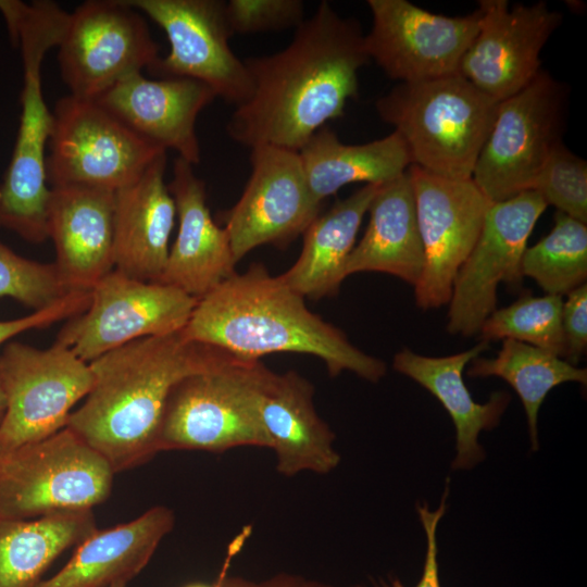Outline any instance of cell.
<instances>
[{
    "mask_svg": "<svg viewBox=\"0 0 587 587\" xmlns=\"http://www.w3.org/2000/svg\"><path fill=\"white\" fill-rule=\"evenodd\" d=\"M359 22L322 1L283 50L243 59L252 93L236 107L226 130L236 142L299 152L358 97V74L370 62Z\"/></svg>",
    "mask_w": 587,
    "mask_h": 587,
    "instance_id": "cell-1",
    "label": "cell"
},
{
    "mask_svg": "<svg viewBox=\"0 0 587 587\" xmlns=\"http://www.w3.org/2000/svg\"><path fill=\"white\" fill-rule=\"evenodd\" d=\"M235 360L220 348L188 339L183 329L128 342L89 362L92 387L66 427L115 473L139 466L160 452L161 423L174 386Z\"/></svg>",
    "mask_w": 587,
    "mask_h": 587,
    "instance_id": "cell-2",
    "label": "cell"
},
{
    "mask_svg": "<svg viewBox=\"0 0 587 587\" xmlns=\"http://www.w3.org/2000/svg\"><path fill=\"white\" fill-rule=\"evenodd\" d=\"M183 333L242 361L282 352L311 354L325 363L332 377L350 371L371 383L387 371L384 361L364 353L339 328L312 313L302 296L261 263L234 273L199 299Z\"/></svg>",
    "mask_w": 587,
    "mask_h": 587,
    "instance_id": "cell-3",
    "label": "cell"
},
{
    "mask_svg": "<svg viewBox=\"0 0 587 587\" xmlns=\"http://www.w3.org/2000/svg\"><path fill=\"white\" fill-rule=\"evenodd\" d=\"M0 13L23 66L20 124L0 182V227L40 243L48 239L46 158L53 127L52 111L42 92L41 66L47 52L60 43L70 12L50 0H0Z\"/></svg>",
    "mask_w": 587,
    "mask_h": 587,
    "instance_id": "cell-4",
    "label": "cell"
},
{
    "mask_svg": "<svg viewBox=\"0 0 587 587\" xmlns=\"http://www.w3.org/2000/svg\"><path fill=\"white\" fill-rule=\"evenodd\" d=\"M498 103L457 73L399 83L375 107L379 117L402 138L411 165L442 177L467 179Z\"/></svg>",
    "mask_w": 587,
    "mask_h": 587,
    "instance_id": "cell-5",
    "label": "cell"
},
{
    "mask_svg": "<svg viewBox=\"0 0 587 587\" xmlns=\"http://www.w3.org/2000/svg\"><path fill=\"white\" fill-rule=\"evenodd\" d=\"M274 374L260 361L235 360L183 378L172 389L165 405L160 452L270 449L261 407Z\"/></svg>",
    "mask_w": 587,
    "mask_h": 587,
    "instance_id": "cell-6",
    "label": "cell"
},
{
    "mask_svg": "<svg viewBox=\"0 0 587 587\" xmlns=\"http://www.w3.org/2000/svg\"><path fill=\"white\" fill-rule=\"evenodd\" d=\"M114 473L104 457L64 427L0 453V517L92 510L110 496Z\"/></svg>",
    "mask_w": 587,
    "mask_h": 587,
    "instance_id": "cell-7",
    "label": "cell"
},
{
    "mask_svg": "<svg viewBox=\"0 0 587 587\" xmlns=\"http://www.w3.org/2000/svg\"><path fill=\"white\" fill-rule=\"evenodd\" d=\"M567 93L564 84L541 70L526 87L498 103L472 174L490 202L532 189L548 155L562 142Z\"/></svg>",
    "mask_w": 587,
    "mask_h": 587,
    "instance_id": "cell-8",
    "label": "cell"
},
{
    "mask_svg": "<svg viewBox=\"0 0 587 587\" xmlns=\"http://www.w3.org/2000/svg\"><path fill=\"white\" fill-rule=\"evenodd\" d=\"M52 115L46 158L50 187L77 185L116 191L167 152L95 100L67 95L55 102Z\"/></svg>",
    "mask_w": 587,
    "mask_h": 587,
    "instance_id": "cell-9",
    "label": "cell"
},
{
    "mask_svg": "<svg viewBox=\"0 0 587 587\" xmlns=\"http://www.w3.org/2000/svg\"><path fill=\"white\" fill-rule=\"evenodd\" d=\"M0 366L7 399L0 453L66 427L73 408L93 384L89 363L55 341L47 349L9 341Z\"/></svg>",
    "mask_w": 587,
    "mask_h": 587,
    "instance_id": "cell-10",
    "label": "cell"
},
{
    "mask_svg": "<svg viewBox=\"0 0 587 587\" xmlns=\"http://www.w3.org/2000/svg\"><path fill=\"white\" fill-rule=\"evenodd\" d=\"M143 14L127 0H87L70 13L58 45L61 77L71 96L95 100L160 58Z\"/></svg>",
    "mask_w": 587,
    "mask_h": 587,
    "instance_id": "cell-11",
    "label": "cell"
},
{
    "mask_svg": "<svg viewBox=\"0 0 587 587\" xmlns=\"http://www.w3.org/2000/svg\"><path fill=\"white\" fill-rule=\"evenodd\" d=\"M197 301L173 286L113 270L90 289L89 305L66 321L55 342L89 363L128 342L182 330Z\"/></svg>",
    "mask_w": 587,
    "mask_h": 587,
    "instance_id": "cell-12",
    "label": "cell"
},
{
    "mask_svg": "<svg viewBox=\"0 0 587 587\" xmlns=\"http://www.w3.org/2000/svg\"><path fill=\"white\" fill-rule=\"evenodd\" d=\"M165 33L170 51L149 68L161 78H190L216 98L238 107L252 93L243 60L229 46L233 36L220 0H127Z\"/></svg>",
    "mask_w": 587,
    "mask_h": 587,
    "instance_id": "cell-13",
    "label": "cell"
},
{
    "mask_svg": "<svg viewBox=\"0 0 587 587\" xmlns=\"http://www.w3.org/2000/svg\"><path fill=\"white\" fill-rule=\"evenodd\" d=\"M407 172L424 251L415 301L429 310L449 303L455 276L479 236L490 201L472 178H447L416 165Z\"/></svg>",
    "mask_w": 587,
    "mask_h": 587,
    "instance_id": "cell-14",
    "label": "cell"
},
{
    "mask_svg": "<svg viewBox=\"0 0 587 587\" xmlns=\"http://www.w3.org/2000/svg\"><path fill=\"white\" fill-rule=\"evenodd\" d=\"M547 207L532 189L490 202L479 236L453 282L447 324L450 334H478L496 310L499 284H521L527 240Z\"/></svg>",
    "mask_w": 587,
    "mask_h": 587,
    "instance_id": "cell-15",
    "label": "cell"
},
{
    "mask_svg": "<svg viewBox=\"0 0 587 587\" xmlns=\"http://www.w3.org/2000/svg\"><path fill=\"white\" fill-rule=\"evenodd\" d=\"M372 26L365 51L384 73L399 83H417L459 73L474 39L479 12L445 16L407 0H369Z\"/></svg>",
    "mask_w": 587,
    "mask_h": 587,
    "instance_id": "cell-16",
    "label": "cell"
},
{
    "mask_svg": "<svg viewBox=\"0 0 587 587\" xmlns=\"http://www.w3.org/2000/svg\"><path fill=\"white\" fill-rule=\"evenodd\" d=\"M251 174L223 215L236 262L262 245L287 247L321 214L299 152L274 146L251 148Z\"/></svg>",
    "mask_w": 587,
    "mask_h": 587,
    "instance_id": "cell-17",
    "label": "cell"
},
{
    "mask_svg": "<svg viewBox=\"0 0 587 587\" xmlns=\"http://www.w3.org/2000/svg\"><path fill=\"white\" fill-rule=\"evenodd\" d=\"M477 10L478 30L459 73L500 102L539 74L541 50L562 23V14L544 1L511 8L507 0H480Z\"/></svg>",
    "mask_w": 587,
    "mask_h": 587,
    "instance_id": "cell-18",
    "label": "cell"
},
{
    "mask_svg": "<svg viewBox=\"0 0 587 587\" xmlns=\"http://www.w3.org/2000/svg\"><path fill=\"white\" fill-rule=\"evenodd\" d=\"M215 98L209 86L195 79H149L136 73L95 101L140 137L196 165L201 160L197 118Z\"/></svg>",
    "mask_w": 587,
    "mask_h": 587,
    "instance_id": "cell-19",
    "label": "cell"
},
{
    "mask_svg": "<svg viewBox=\"0 0 587 587\" xmlns=\"http://www.w3.org/2000/svg\"><path fill=\"white\" fill-rule=\"evenodd\" d=\"M167 186L176 205L178 230L159 283L199 300L236 273L237 262L226 229L211 215L205 184L193 165L176 158Z\"/></svg>",
    "mask_w": 587,
    "mask_h": 587,
    "instance_id": "cell-20",
    "label": "cell"
},
{
    "mask_svg": "<svg viewBox=\"0 0 587 587\" xmlns=\"http://www.w3.org/2000/svg\"><path fill=\"white\" fill-rule=\"evenodd\" d=\"M114 197L115 191L95 187H50L47 234L71 291H90L114 270Z\"/></svg>",
    "mask_w": 587,
    "mask_h": 587,
    "instance_id": "cell-21",
    "label": "cell"
},
{
    "mask_svg": "<svg viewBox=\"0 0 587 587\" xmlns=\"http://www.w3.org/2000/svg\"><path fill=\"white\" fill-rule=\"evenodd\" d=\"M166 160V152L159 155L114 197V270L143 282H160L176 217Z\"/></svg>",
    "mask_w": 587,
    "mask_h": 587,
    "instance_id": "cell-22",
    "label": "cell"
},
{
    "mask_svg": "<svg viewBox=\"0 0 587 587\" xmlns=\"http://www.w3.org/2000/svg\"><path fill=\"white\" fill-rule=\"evenodd\" d=\"M261 416L280 475H325L339 465L336 435L316 412L312 383L298 372L274 374L264 394Z\"/></svg>",
    "mask_w": 587,
    "mask_h": 587,
    "instance_id": "cell-23",
    "label": "cell"
},
{
    "mask_svg": "<svg viewBox=\"0 0 587 587\" xmlns=\"http://www.w3.org/2000/svg\"><path fill=\"white\" fill-rule=\"evenodd\" d=\"M488 348H473L446 357H426L405 348L394 357L392 367L428 390L445 408L455 427L453 471L472 470L486 458L482 430L495 428L511 401L509 392L494 391L485 403L475 402L463 379L465 366Z\"/></svg>",
    "mask_w": 587,
    "mask_h": 587,
    "instance_id": "cell-24",
    "label": "cell"
},
{
    "mask_svg": "<svg viewBox=\"0 0 587 587\" xmlns=\"http://www.w3.org/2000/svg\"><path fill=\"white\" fill-rule=\"evenodd\" d=\"M175 524L174 512L155 505L130 522L85 538L53 576L36 587H109L128 583L148 564Z\"/></svg>",
    "mask_w": 587,
    "mask_h": 587,
    "instance_id": "cell-25",
    "label": "cell"
},
{
    "mask_svg": "<svg viewBox=\"0 0 587 587\" xmlns=\"http://www.w3.org/2000/svg\"><path fill=\"white\" fill-rule=\"evenodd\" d=\"M367 212L369 224L348 257L346 277L359 272H383L415 286L424 251L408 172L380 185Z\"/></svg>",
    "mask_w": 587,
    "mask_h": 587,
    "instance_id": "cell-26",
    "label": "cell"
},
{
    "mask_svg": "<svg viewBox=\"0 0 587 587\" xmlns=\"http://www.w3.org/2000/svg\"><path fill=\"white\" fill-rule=\"evenodd\" d=\"M380 185H365L337 200L303 233V246L295 264L279 278L303 298L319 300L339 291L346 263L362 220Z\"/></svg>",
    "mask_w": 587,
    "mask_h": 587,
    "instance_id": "cell-27",
    "label": "cell"
},
{
    "mask_svg": "<svg viewBox=\"0 0 587 587\" xmlns=\"http://www.w3.org/2000/svg\"><path fill=\"white\" fill-rule=\"evenodd\" d=\"M299 155L309 188L322 203L348 184L383 185L411 165L407 147L396 132L366 143L349 145L324 126L299 150Z\"/></svg>",
    "mask_w": 587,
    "mask_h": 587,
    "instance_id": "cell-28",
    "label": "cell"
},
{
    "mask_svg": "<svg viewBox=\"0 0 587 587\" xmlns=\"http://www.w3.org/2000/svg\"><path fill=\"white\" fill-rule=\"evenodd\" d=\"M96 530L92 510L0 517V587H36L61 553Z\"/></svg>",
    "mask_w": 587,
    "mask_h": 587,
    "instance_id": "cell-29",
    "label": "cell"
},
{
    "mask_svg": "<svg viewBox=\"0 0 587 587\" xmlns=\"http://www.w3.org/2000/svg\"><path fill=\"white\" fill-rule=\"evenodd\" d=\"M466 374L470 377H500L515 390L526 413L533 452L539 449L538 413L548 394L564 383L587 384L586 369L513 339H503L496 358L473 359Z\"/></svg>",
    "mask_w": 587,
    "mask_h": 587,
    "instance_id": "cell-30",
    "label": "cell"
},
{
    "mask_svg": "<svg viewBox=\"0 0 587 587\" xmlns=\"http://www.w3.org/2000/svg\"><path fill=\"white\" fill-rule=\"evenodd\" d=\"M522 276L533 278L546 295L564 296L587 278V226L562 212L549 234L526 247Z\"/></svg>",
    "mask_w": 587,
    "mask_h": 587,
    "instance_id": "cell-31",
    "label": "cell"
},
{
    "mask_svg": "<svg viewBox=\"0 0 587 587\" xmlns=\"http://www.w3.org/2000/svg\"><path fill=\"white\" fill-rule=\"evenodd\" d=\"M562 305V296L521 297L485 320L478 332L480 341L513 339L565 359Z\"/></svg>",
    "mask_w": 587,
    "mask_h": 587,
    "instance_id": "cell-32",
    "label": "cell"
},
{
    "mask_svg": "<svg viewBox=\"0 0 587 587\" xmlns=\"http://www.w3.org/2000/svg\"><path fill=\"white\" fill-rule=\"evenodd\" d=\"M72 292L75 291L65 286L54 263L26 259L0 242V297L37 311Z\"/></svg>",
    "mask_w": 587,
    "mask_h": 587,
    "instance_id": "cell-33",
    "label": "cell"
},
{
    "mask_svg": "<svg viewBox=\"0 0 587 587\" xmlns=\"http://www.w3.org/2000/svg\"><path fill=\"white\" fill-rule=\"evenodd\" d=\"M532 190L538 192L547 205L587 223V162L563 142L548 155Z\"/></svg>",
    "mask_w": 587,
    "mask_h": 587,
    "instance_id": "cell-34",
    "label": "cell"
},
{
    "mask_svg": "<svg viewBox=\"0 0 587 587\" xmlns=\"http://www.w3.org/2000/svg\"><path fill=\"white\" fill-rule=\"evenodd\" d=\"M225 15L233 36L296 29L305 20L301 0H229Z\"/></svg>",
    "mask_w": 587,
    "mask_h": 587,
    "instance_id": "cell-35",
    "label": "cell"
},
{
    "mask_svg": "<svg viewBox=\"0 0 587 587\" xmlns=\"http://www.w3.org/2000/svg\"><path fill=\"white\" fill-rule=\"evenodd\" d=\"M449 492L448 480L441 496L439 505L432 510L427 502H417L416 511L425 533L426 550L423 563L422 575L417 584L413 587H441L439 579L438 563V541L437 529L440 520L447 510V498ZM354 587H407L399 578L380 580L372 586L355 585Z\"/></svg>",
    "mask_w": 587,
    "mask_h": 587,
    "instance_id": "cell-36",
    "label": "cell"
},
{
    "mask_svg": "<svg viewBox=\"0 0 587 587\" xmlns=\"http://www.w3.org/2000/svg\"><path fill=\"white\" fill-rule=\"evenodd\" d=\"M90 302V291H75L60 301L30 314L0 321V346L14 336L30 329L43 328L59 321L68 320L87 309Z\"/></svg>",
    "mask_w": 587,
    "mask_h": 587,
    "instance_id": "cell-37",
    "label": "cell"
},
{
    "mask_svg": "<svg viewBox=\"0 0 587 587\" xmlns=\"http://www.w3.org/2000/svg\"><path fill=\"white\" fill-rule=\"evenodd\" d=\"M562 328L566 361L576 365L587 347V285L566 295L562 305Z\"/></svg>",
    "mask_w": 587,
    "mask_h": 587,
    "instance_id": "cell-38",
    "label": "cell"
},
{
    "mask_svg": "<svg viewBox=\"0 0 587 587\" xmlns=\"http://www.w3.org/2000/svg\"><path fill=\"white\" fill-rule=\"evenodd\" d=\"M236 553L228 551L223 571L218 576L221 587H333L332 585L302 576L300 574L280 572L263 579H252L226 573L230 559Z\"/></svg>",
    "mask_w": 587,
    "mask_h": 587,
    "instance_id": "cell-39",
    "label": "cell"
},
{
    "mask_svg": "<svg viewBox=\"0 0 587 587\" xmlns=\"http://www.w3.org/2000/svg\"><path fill=\"white\" fill-rule=\"evenodd\" d=\"M5 404H7V399H5V392H4V387H3L2 374H1V366H0V422L5 412Z\"/></svg>",
    "mask_w": 587,
    "mask_h": 587,
    "instance_id": "cell-40",
    "label": "cell"
},
{
    "mask_svg": "<svg viewBox=\"0 0 587 587\" xmlns=\"http://www.w3.org/2000/svg\"><path fill=\"white\" fill-rule=\"evenodd\" d=\"M185 587H221V582L217 578V580L212 585L203 584V583H193V584H189V585H187Z\"/></svg>",
    "mask_w": 587,
    "mask_h": 587,
    "instance_id": "cell-41",
    "label": "cell"
},
{
    "mask_svg": "<svg viewBox=\"0 0 587 587\" xmlns=\"http://www.w3.org/2000/svg\"><path fill=\"white\" fill-rule=\"evenodd\" d=\"M127 586V583L126 582H117L115 584H112L111 586L109 587H126Z\"/></svg>",
    "mask_w": 587,
    "mask_h": 587,
    "instance_id": "cell-42",
    "label": "cell"
}]
</instances>
